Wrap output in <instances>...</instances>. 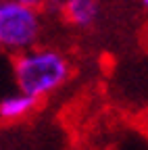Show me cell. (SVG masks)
<instances>
[{
  "label": "cell",
  "mask_w": 148,
  "mask_h": 150,
  "mask_svg": "<svg viewBox=\"0 0 148 150\" xmlns=\"http://www.w3.org/2000/svg\"><path fill=\"white\" fill-rule=\"evenodd\" d=\"M13 67L19 92H25L38 100L63 88L71 77V65L67 56L54 48L31 46L15 54Z\"/></svg>",
  "instance_id": "cell-1"
},
{
  "label": "cell",
  "mask_w": 148,
  "mask_h": 150,
  "mask_svg": "<svg viewBox=\"0 0 148 150\" xmlns=\"http://www.w3.org/2000/svg\"><path fill=\"white\" fill-rule=\"evenodd\" d=\"M42 35V15L17 0H0V48L19 54L38 46Z\"/></svg>",
  "instance_id": "cell-2"
},
{
  "label": "cell",
  "mask_w": 148,
  "mask_h": 150,
  "mask_svg": "<svg viewBox=\"0 0 148 150\" xmlns=\"http://www.w3.org/2000/svg\"><path fill=\"white\" fill-rule=\"evenodd\" d=\"M65 21L73 27L88 29L98 19V0H61Z\"/></svg>",
  "instance_id": "cell-3"
},
{
  "label": "cell",
  "mask_w": 148,
  "mask_h": 150,
  "mask_svg": "<svg viewBox=\"0 0 148 150\" xmlns=\"http://www.w3.org/2000/svg\"><path fill=\"white\" fill-rule=\"evenodd\" d=\"M35 106H38V98L29 96L25 92L6 96L4 100H0V121H4V123L21 121L31 110H35Z\"/></svg>",
  "instance_id": "cell-4"
},
{
  "label": "cell",
  "mask_w": 148,
  "mask_h": 150,
  "mask_svg": "<svg viewBox=\"0 0 148 150\" xmlns=\"http://www.w3.org/2000/svg\"><path fill=\"white\" fill-rule=\"evenodd\" d=\"M17 2H21V4H25L29 8H35V11H42L52 2V0H17Z\"/></svg>",
  "instance_id": "cell-5"
},
{
  "label": "cell",
  "mask_w": 148,
  "mask_h": 150,
  "mask_svg": "<svg viewBox=\"0 0 148 150\" xmlns=\"http://www.w3.org/2000/svg\"><path fill=\"white\" fill-rule=\"evenodd\" d=\"M142 2H144V6H146V8H148V0H142Z\"/></svg>",
  "instance_id": "cell-6"
}]
</instances>
